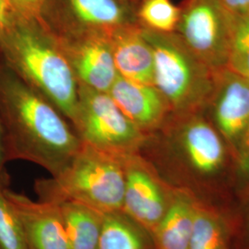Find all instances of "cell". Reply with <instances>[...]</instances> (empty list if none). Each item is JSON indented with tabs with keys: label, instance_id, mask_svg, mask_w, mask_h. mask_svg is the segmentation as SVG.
Wrapping results in <instances>:
<instances>
[{
	"label": "cell",
	"instance_id": "1",
	"mask_svg": "<svg viewBox=\"0 0 249 249\" xmlns=\"http://www.w3.org/2000/svg\"><path fill=\"white\" fill-rule=\"evenodd\" d=\"M0 124L7 160L36 163L57 176L82 142L53 104L0 61Z\"/></svg>",
	"mask_w": 249,
	"mask_h": 249
},
{
	"label": "cell",
	"instance_id": "2",
	"mask_svg": "<svg viewBox=\"0 0 249 249\" xmlns=\"http://www.w3.org/2000/svg\"><path fill=\"white\" fill-rule=\"evenodd\" d=\"M143 157L171 186L190 190L197 183L212 184L235 162L206 112L170 114L156 131L147 135Z\"/></svg>",
	"mask_w": 249,
	"mask_h": 249
},
{
	"label": "cell",
	"instance_id": "3",
	"mask_svg": "<svg viewBox=\"0 0 249 249\" xmlns=\"http://www.w3.org/2000/svg\"><path fill=\"white\" fill-rule=\"evenodd\" d=\"M0 61L50 101L71 124L78 82L54 38L44 27L14 15L0 36Z\"/></svg>",
	"mask_w": 249,
	"mask_h": 249
},
{
	"label": "cell",
	"instance_id": "4",
	"mask_svg": "<svg viewBox=\"0 0 249 249\" xmlns=\"http://www.w3.org/2000/svg\"><path fill=\"white\" fill-rule=\"evenodd\" d=\"M123 157L82 142L70 163L57 176L36 180V194L40 200L55 203L75 201L101 213L122 211Z\"/></svg>",
	"mask_w": 249,
	"mask_h": 249
},
{
	"label": "cell",
	"instance_id": "5",
	"mask_svg": "<svg viewBox=\"0 0 249 249\" xmlns=\"http://www.w3.org/2000/svg\"><path fill=\"white\" fill-rule=\"evenodd\" d=\"M142 34L153 54V86L167 102L171 114L206 112L217 72L196 56L176 32L142 27Z\"/></svg>",
	"mask_w": 249,
	"mask_h": 249
},
{
	"label": "cell",
	"instance_id": "6",
	"mask_svg": "<svg viewBox=\"0 0 249 249\" xmlns=\"http://www.w3.org/2000/svg\"><path fill=\"white\" fill-rule=\"evenodd\" d=\"M71 125L82 142L116 156L139 152L147 137L124 116L108 92L82 84H78Z\"/></svg>",
	"mask_w": 249,
	"mask_h": 249
},
{
	"label": "cell",
	"instance_id": "7",
	"mask_svg": "<svg viewBox=\"0 0 249 249\" xmlns=\"http://www.w3.org/2000/svg\"><path fill=\"white\" fill-rule=\"evenodd\" d=\"M133 0H47L42 26L56 39L110 36L139 23Z\"/></svg>",
	"mask_w": 249,
	"mask_h": 249
},
{
	"label": "cell",
	"instance_id": "8",
	"mask_svg": "<svg viewBox=\"0 0 249 249\" xmlns=\"http://www.w3.org/2000/svg\"><path fill=\"white\" fill-rule=\"evenodd\" d=\"M176 33L213 71L228 68L236 17L217 0H185Z\"/></svg>",
	"mask_w": 249,
	"mask_h": 249
},
{
	"label": "cell",
	"instance_id": "9",
	"mask_svg": "<svg viewBox=\"0 0 249 249\" xmlns=\"http://www.w3.org/2000/svg\"><path fill=\"white\" fill-rule=\"evenodd\" d=\"M122 212L151 232L166 213L175 187L171 186L140 152L124 155Z\"/></svg>",
	"mask_w": 249,
	"mask_h": 249
},
{
	"label": "cell",
	"instance_id": "10",
	"mask_svg": "<svg viewBox=\"0 0 249 249\" xmlns=\"http://www.w3.org/2000/svg\"><path fill=\"white\" fill-rule=\"evenodd\" d=\"M206 113L235 162L242 137L249 124V79L229 69L217 72L213 94Z\"/></svg>",
	"mask_w": 249,
	"mask_h": 249
},
{
	"label": "cell",
	"instance_id": "11",
	"mask_svg": "<svg viewBox=\"0 0 249 249\" xmlns=\"http://www.w3.org/2000/svg\"><path fill=\"white\" fill-rule=\"evenodd\" d=\"M78 84L108 92L118 76L109 38L87 36L56 39Z\"/></svg>",
	"mask_w": 249,
	"mask_h": 249
},
{
	"label": "cell",
	"instance_id": "12",
	"mask_svg": "<svg viewBox=\"0 0 249 249\" xmlns=\"http://www.w3.org/2000/svg\"><path fill=\"white\" fill-rule=\"evenodd\" d=\"M5 195L18 216L28 249H69L58 204L33 200L5 187Z\"/></svg>",
	"mask_w": 249,
	"mask_h": 249
},
{
	"label": "cell",
	"instance_id": "13",
	"mask_svg": "<svg viewBox=\"0 0 249 249\" xmlns=\"http://www.w3.org/2000/svg\"><path fill=\"white\" fill-rule=\"evenodd\" d=\"M108 93L146 136L160 128L171 114L167 102L154 86L136 83L119 74Z\"/></svg>",
	"mask_w": 249,
	"mask_h": 249
},
{
	"label": "cell",
	"instance_id": "14",
	"mask_svg": "<svg viewBox=\"0 0 249 249\" xmlns=\"http://www.w3.org/2000/svg\"><path fill=\"white\" fill-rule=\"evenodd\" d=\"M109 44L120 76L153 86V54L140 23L118 29L109 37Z\"/></svg>",
	"mask_w": 249,
	"mask_h": 249
},
{
	"label": "cell",
	"instance_id": "15",
	"mask_svg": "<svg viewBox=\"0 0 249 249\" xmlns=\"http://www.w3.org/2000/svg\"><path fill=\"white\" fill-rule=\"evenodd\" d=\"M196 195L175 187L166 213L151 232L155 249H188Z\"/></svg>",
	"mask_w": 249,
	"mask_h": 249
},
{
	"label": "cell",
	"instance_id": "16",
	"mask_svg": "<svg viewBox=\"0 0 249 249\" xmlns=\"http://www.w3.org/2000/svg\"><path fill=\"white\" fill-rule=\"evenodd\" d=\"M56 204L62 213L69 249H99L104 213L75 201Z\"/></svg>",
	"mask_w": 249,
	"mask_h": 249
},
{
	"label": "cell",
	"instance_id": "17",
	"mask_svg": "<svg viewBox=\"0 0 249 249\" xmlns=\"http://www.w3.org/2000/svg\"><path fill=\"white\" fill-rule=\"evenodd\" d=\"M99 249H155L151 234L122 211L103 214Z\"/></svg>",
	"mask_w": 249,
	"mask_h": 249
},
{
	"label": "cell",
	"instance_id": "18",
	"mask_svg": "<svg viewBox=\"0 0 249 249\" xmlns=\"http://www.w3.org/2000/svg\"><path fill=\"white\" fill-rule=\"evenodd\" d=\"M188 249H229L227 227L222 216L197 197Z\"/></svg>",
	"mask_w": 249,
	"mask_h": 249
},
{
	"label": "cell",
	"instance_id": "19",
	"mask_svg": "<svg viewBox=\"0 0 249 249\" xmlns=\"http://www.w3.org/2000/svg\"><path fill=\"white\" fill-rule=\"evenodd\" d=\"M180 7L170 0H140L137 17L139 23L160 33H174L180 18Z\"/></svg>",
	"mask_w": 249,
	"mask_h": 249
},
{
	"label": "cell",
	"instance_id": "20",
	"mask_svg": "<svg viewBox=\"0 0 249 249\" xmlns=\"http://www.w3.org/2000/svg\"><path fill=\"white\" fill-rule=\"evenodd\" d=\"M0 184V249H28L21 224Z\"/></svg>",
	"mask_w": 249,
	"mask_h": 249
},
{
	"label": "cell",
	"instance_id": "21",
	"mask_svg": "<svg viewBox=\"0 0 249 249\" xmlns=\"http://www.w3.org/2000/svg\"><path fill=\"white\" fill-rule=\"evenodd\" d=\"M227 69L249 79V16L236 17Z\"/></svg>",
	"mask_w": 249,
	"mask_h": 249
},
{
	"label": "cell",
	"instance_id": "22",
	"mask_svg": "<svg viewBox=\"0 0 249 249\" xmlns=\"http://www.w3.org/2000/svg\"><path fill=\"white\" fill-rule=\"evenodd\" d=\"M47 0H5L11 12L19 18L42 25V13Z\"/></svg>",
	"mask_w": 249,
	"mask_h": 249
},
{
	"label": "cell",
	"instance_id": "23",
	"mask_svg": "<svg viewBox=\"0 0 249 249\" xmlns=\"http://www.w3.org/2000/svg\"><path fill=\"white\" fill-rule=\"evenodd\" d=\"M235 173L247 182H249V124L242 137L235 156Z\"/></svg>",
	"mask_w": 249,
	"mask_h": 249
},
{
	"label": "cell",
	"instance_id": "24",
	"mask_svg": "<svg viewBox=\"0 0 249 249\" xmlns=\"http://www.w3.org/2000/svg\"><path fill=\"white\" fill-rule=\"evenodd\" d=\"M234 17L249 16V0H217Z\"/></svg>",
	"mask_w": 249,
	"mask_h": 249
},
{
	"label": "cell",
	"instance_id": "25",
	"mask_svg": "<svg viewBox=\"0 0 249 249\" xmlns=\"http://www.w3.org/2000/svg\"><path fill=\"white\" fill-rule=\"evenodd\" d=\"M7 156H6V149H5V142L2 126L0 124V184L7 185L8 183V176L5 171V165L7 163Z\"/></svg>",
	"mask_w": 249,
	"mask_h": 249
},
{
	"label": "cell",
	"instance_id": "26",
	"mask_svg": "<svg viewBox=\"0 0 249 249\" xmlns=\"http://www.w3.org/2000/svg\"><path fill=\"white\" fill-rule=\"evenodd\" d=\"M13 18L14 15L5 0H0V36L8 28Z\"/></svg>",
	"mask_w": 249,
	"mask_h": 249
},
{
	"label": "cell",
	"instance_id": "27",
	"mask_svg": "<svg viewBox=\"0 0 249 249\" xmlns=\"http://www.w3.org/2000/svg\"><path fill=\"white\" fill-rule=\"evenodd\" d=\"M133 1H136V2H140V0H133Z\"/></svg>",
	"mask_w": 249,
	"mask_h": 249
},
{
	"label": "cell",
	"instance_id": "28",
	"mask_svg": "<svg viewBox=\"0 0 249 249\" xmlns=\"http://www.w3.org/2000/svg\"></svg>",
	"mask_w": 249,
	"mask_h": 249
}]
</instances>
